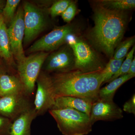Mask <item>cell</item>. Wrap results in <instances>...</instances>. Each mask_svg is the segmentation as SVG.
Returning <instances> with one entry per match:
<instances>
[{
  "label": "cell",
  "instance_id": "6da1fadb",
  "mask_svg": "<svg viewBox=\"0 0 135 135\" xmlns=\"http://www.w3.org/2000/svg\"><path fill=\"white\" fill-rule=\"evenodd\" d=\"M92 41L97 47L110 59L121 42L128 24L126 11L112 10L98 3L94 8Z\"/></svg>",
  "mask_w": 135,
  "mask_h": 135
},
{
  "label": "cell",
  "instance_id": "7a4b0ae2",
  "mask_svg": "<svg viewBox=\"0 0 135 135\" xmlns=\"http://www.w3.org/2000/svg\"><path fill=\"white\" fill-rule=\"evenodd\" d=\"M101 72L83 73L73 70L54 74L51 77L56 98L77 97L94 103L98 99V92L103 83Z\"/></svg>",
  "mask_w": 135,
  "mask_h": 135
},
{
  "label": "cell",
  "instance_id": "3957f363",
  "mask_svg": "<svg viewBox=\"0 0 135 135\" xmlns=\"http://www.w3.org/2000/svg\"><path fill=\"white\" fill-rule=\"evenodd\" d=\"M57 127L64 135H86L92 130L90 116L80 111L70 109L50 110Z\"/></svg>",
  "mask_w": 135,
  "mask_h": 135
},
{
  "label": "cell",
  "instance_id": "277c9868",
  "mask_svg": "<svg viewBox=\"0 0 135 135\" xmlns=\"http://www.w3.org/2000/svg\"><path fill=\"white\" fill-rule=\"evenodd\" d=\"M49 54L48 52H37L18 63V75L25 92L31 97L34 92L36 80Z\"/></svg>",
  "mask_w": 135,
  "mask_h": 135
},
{
  "label": "cell",
  "instance_id": "5b68a950",
  "mask_svg": "<svg viewBox=\"0 0 135 135\" xmlns=\"http://www.w3.org/2000/svg\"><path fill=\"white\" fill-rule=\"evenodd\" d=\"M75 57V70L83 73L102 71L105 65L97 53L86 42L79 38L68 43Z\"/></svg>",
  "mask_w": 135,
  "mask_h": 135
},
{
  "label": "cell",
  "instance_id": "8992f818",
  "mask_svg": "<svg viewBox=\"0 0 135 135\" xmlns=\"http://www.w3.org/2000/svg\"><path fill=\"white\" fill-rule=\"evenodd\" d=\"M76 26L69 23L55 28L35 42L28 52H50L56 50L65 43L68 37L78 31Z\"/></svg>",
  "mask_w": 135,
  "mask_h": 135
},
{
  "label": "cell",
  "instance_id": "52a82bcc",
  "mask_svg": "<svg viewBox=\"0 0 135 135\" xmlns=\"http://www.w3.org/2000/svg\"><path fill=\"white\" fill-rule=\"evenodd\" d=\"M36 83L37 88L33 104L36 117L51 110L55 104L56 97L51 77L41 71Z\"/></svg>",
  "mask_w": 135,
  "mask_h": 135
},
{
  "label": "cell",
  "instance_id": "ba28073f",
  "mask_svg": "<svg viewBox=\"0 0 135 135\" xmlns=\"http://www.w3.org/2000/svg\"><path fill=\"white\" fill-rule=\"evenodd\" d=\"M45 73H62L75 70V57L68 44L49 54L44 64Z\"/></svg>",
  "mask_w": 135,
  "mask_h": 135
},
{
  "label": "cell",
  "instance_id": "9c48e42d",
  "mask_svg": "<svg viewBox=\"0 0 135 135\" xmlns=\"http://www.w3.org/2000/svg\"><path fill=\"white\" fill-rule=\"evenodd\" d=\"M25 35L23 41L27 44L35 38L46 26L45 17L41 10L29 2L23 5Z\"/></svg>",
  "mask_w": 135,
  "mask_h": 135
},
{
  "label": "cell",
  "instance_id": "30bf717a",
  "mask_svg": "<svg viewBox=\"0 0 135 135\" xmlns=\"http://www.w3.org/2000/svg\"><path fill=\"white\" fill-rule=\"evenodd\" d=\"M11 51L17 61H22L26 57L23 46L25 35L24 10L23 7L19 8L7 29Z\"/></svg>",
  "mask_w": 135,
  "mask_h": 135
},
{
  "label": "cell",
  "instance_id": "8fae6325",
  "mask_svg": "<svg viewBox=\"0 0 135 135\" xmlns=\"http://www.w3.org/2000/svg\"><path fill=\"white\" fill-rule=\"evenodd\" d=\"M33 107L31 97L25 93L0 97V114L12 122Z\"/></svg>",
  "mask_w": 135,
  "mask_h": 135
},
{
  "label": "cell",
  "instance_id": "7c38bea8",
  "mask_svg": "<svg viewBox=\"0 0 135 135\" xmlns=\"http://www.w3.org/2000/svg\"><path fill=\"white\" fill-rule=\"evenodd\" d=\"M123 117V111L113 100L98 98L92 104L90 119L93 125L98 121H113Z\"/></svg>",
  "mask_w": 135,
  "mask_h": 135
},
{
  "label": "cell",
  "instance_id": "4fadbf2b",
  "mask_svg": "<svg viewBox=\"0 0 135 135\" xmlns=\"http://www.w3.org/2000/svg\"><path fill=\"white\" fill-rule=\"evenodd\" d=\"M93 103L87 99L73 96L56 98L55 104L51 110L70 109L86 114L90 116Z\"/></svg>",
  "mask_w": 135,
  "mask_h": 135
},
{
  "label": "cell",
  "instance_id": "5bb4252c",
  "mask_svg": "<svg viewBox=\"0 0 135 135\" xmlns=\"http://www.w3.org/2000/svg\"><path fill=\"white\" fill-rule=\"evenodd\" d=\"M36 118L33 106L12 121L10 135H31L32 122Z\"/></svg>",
  "mask_w": 135,
  "mask_h": 135
},
{
  "label": "cell",
  "instance_id": "9a60e30c",
  "mask_svg": "<svg viewBox=\"0 0 135 135\" xmlns=\"http://www.w3.org/2000/svg\"><path fill=\"white\" fill-rule=\"evenodd\" d=\"M22 93L26 94L18 75L17 76L14 74H7L4 73L1 74L0 97Z\"/></svg>",
  "mask_w": 135,
  "mask_h": 135
},
{
  "label": "cell",
  "instance_id": "2e32d148",
  "mask_svg": "<svg viewBox=\"0 0 135 135\" xmlns=\"http://www.w3.org/2000/svg\"><path fill=\"white\" fill-rule=\"evenodd\" d=\"M134 77L129 74H126L116 78L105 86L100 89L98 92V98L105 100H113L117 90L128 80Z\"/></svg>",
  "mask_w": 135,
  "mask_h": 135
},
{
  "label": "cell",
  "instance_id": "e0dca14e",
  "mask_svg": "<svg viewBox=\"0 0 135 135\" xmlns=\"http://www.w3.org/2000/svg\"><path fill=\"white\" fill-rule=\"evenodd\" d=\"M98 3L108 9L118 11H126L134 8V0H101Z\"/></svg>",
  "mask_w": 135,
  "mask_h": 135
},
{
  "label": "cell",
  "instance_id": "ac0fdd59",
  "mask_svg": "<svg viewBox=\"0 0 135 135\" xmlns=\"http://www.w3.org/2000/svg\"><path fill=\"white\" fill-rule=\"evenodd\" d=\"M0 55L7 60H10L12 57L7 28L4 22L0 27Z\"/></svg>",
  "mask_w": 135,
  "mask_h": 135
},
{
  "label": "cell",
  "instance_id": "d6986e66",
  "mask_svg": "<svg viewBox=\"0 0 135 135\" xmlns=\"http://www.w3.org/2000/svg\"><path fill=\"white\" fill-rule=\"evenodd\" d=\"M125 59H116L112 58L110 59L109 62L101 71L102 85L106 83H108L111 77L118 72Z\"/></svg>",
  "mask_w": 135,
  "mask_h": 135
},
{
  "label": "cell",
  "instance_id": "ffe728a7",
  "mask_svg": "<svg viewBox=\"0 0 135 135\" xmlns=\"http://www.w3.org/2000/svg\"><path fill=\"white\" fill-rule=\"evenodd\" d=\"M135 42V36L128 38L124 41L121 42L116 47L112 58L120 59L125 58L130 48Z\"/></svg>",
  "mask_w": 135,
  "mask_h": 135
},
{
  "label": "cell",
  "instance_id": "44dd1931",
  "mask_svg": "<svg viewBox=\"0 0 135 135\" xmlns=\"http://www.w3.org/2000/svg\"><path fill=\"white\" fill-rule=\"evenodd\" d=\"M135 50V47L134 46L129 53H128L126 56V58L124 59L120 69L116 73L111 77L108 82H110L112 81L121 76L127 74L131 64L134 58V53Z\"/></svg>",
  "mask_w": 135,
  "mask_h": 135
},
{
  "label": "cell",
  "instance_id": "7402d4cb",
  "mask_svg": "<svg viewBox=\"0 0 135 135\" xmlns=\"http://www.w3.org/2000/svg\"><path fill=\"white\" fill-rule=\"evenodd\" d=\"M72 1L70 0H59L54 2L49 9L51 17L54 18L62 15Z\"/></svg>",
  "mask_w": 135,
  "mask_h": 135
},
{
  "label": "cell",
  "instance_id": "603a6c76",
  "mask_svg": "<svg viewBox=\"0 0 135 135\" xmlns=\"http://www.w3.org/2000/svg\"><path fill=\"white\" fill-rule=\"evenodd\" d=\"M20 0H7L3 9V15L8 20H12L15 16V11L19 5Z\"/></svg>",
  "mask_w": 135,
  "mask_h": 135
},
{
  "label": "cell",
  "instance_id": "cb8c5ba5",
  "mask_svg": "<svg viewBox=\"0 0 135 135\" xmlns=\"http://www.w3.org/2000/svg\"><path fill=\"white\" fill-rule=\"evenodd\" d=\"M77 8L76 3L72 1L67 8L61 15L62 18L65 22L70 23L77 14Z\"/></svg>",
  "mask_w": 135,
  "mask_h": 135
},
{
  "label": "cell",
  "instance_id": "d4e9b609",
  "mask_svg": "<svg viewBox=\"0 0 135 135\" xmlns=\"http://www.w3.org/2000/svg\"><path fill=\"white\" fill-rule=\"evenodd\" d=\"M12 121L8 118L0 114V133L3 135H10Z\"/></svg>",
  "mask_w": 135,
  "mask_h": 135
},
{
  "label": "cell",
  "instance_id": "484cf974",
  "mask_svg": "<svg viewBox=\"0 0 135 135\" xmlns=\"http://www.w3.org/2000/svg\"><path fill=\"white\" fill-rule=\"evenodd\" d=\"M123 110L129 113L135 115V95L133 94L131 98L126 101L123 105Z\"/></svg>",
  "mask_w": 135,
  "mask_h": 135
},
{
  "label": "cell",
  "instance_id": "4316f807",
  "mask_svg": "<svg viewBox=\"0 0 135 135\" xmlns=\"http://www.w3.org/2000/svg\"><path fill=\"white\" fill-rule=\"evenodd\" d=\"M127 74L132 75L134 77L135 76V58L134 57L133 58L130 67H129V70Z\"/></svg>",
  "mask_w": 135,
  "mask_h": 135
},
{
  "label": "cell",
  "instance_id": "83f0119b",
  "mask_svg": "<svg viewBox=\"0 0 135 135\" xmlns=\"http://www.w3.org/2000/svg\"><path fill=\"white\" fill-rule=\"evenodd\" d=\"M3 22H4V19H3V17H2L1 15H0V27Z\"/></svg>",
  "mask_w": 135,
  "mask_h": 135
},
{
  "label": "cell",
  "instance_id": "f1b7e54d",
  "mask_svg": "<svg viewBox=\"0 0 135 135\" xmlns=\"http://www.w3.org/2000/svg\"><path fill=\"white\" fill-rule=\"evenodd\" d=\"M2 3V1H0V7H1V6Z\"/></svg>",
  "mask_w": 135,
  "mask_h": 135
},
{
  "label": "cell",
  "instance_id": "f546056e",
  "mask_svg": "<svg viewBox=\"0 0 135 135\" xmlns=\"http://www.w3.org/2000/svg\"><path fill=\"white\" fill-rule=\"evenodd\" d=\"M2 73L1 72V71H0V75H1V74Z\"/></svg>",
  "mask_w": 135,
  "mask_h": 135
}]
</instances>
